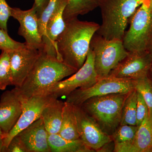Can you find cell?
Returning <instances> with one entry per match:
<instances>
[{"label": "cell", "instance_id": "cell-1", "mask_svg": "<svg viewBox=\"0 0 152 152\" xmlns=\"http://www.w3.org/2000/svg\"><path fill=\"white\" fill-rule=\"evenodd\" d=\"M65 23L64 29L56 43L57 58L78 70L86 61L91 41L100 25L82 21L77 18Z\"/></svg>", "mask_w": 152, "mask_h": 152}, {"label": "cell", "instance_id": "cell-2", "mask_svg": "<svg viewBox=\"0 0 152 152\" xmlns=\"http://www.w3.org/2000/svg\"><path fill=\"white\" fill-rule=\"evenodd\" d=\"M39 51V55L28 75L21 87L16 88L19 96L22 99L48 94L53 85L78 71L56 57Z\"/></svg>", "mask_w": 152, "mask_h": 152}, {"label": "cell", "instance_id": "cell-3", "mask_svg": "<svg viewBox=\"0 0 152 152\" xmlns=\"http://www.w3.org/2000/svg\"><path fill=\"white\" fill-rule=\"evenodd\" d=\"M145 0H99L102 24L96 34L107 39L122 40L131 17Z\"/></svg>", "mask_w": 152, "mask_h": 152}, {"label": "cell", "instance_id": "cell-4", "mask_svg": "<svg viewBox=\"0 0 152 152\" xmlns=\"http://www.w3.org/2000/svg\"><path fill=\"white\" fill-rule=\"evenodd\" d=\"M128 94H115L94 97L80 106L104 132L111 136L120 125L123 105Z\"/></svg>", "mask_w": 152, "mask_h": 152}, {"label": "cell", "instance_id": "cell-5", "mask_svg": "<svg viewBox=\"0 0 152 152\" xmlns=\"http://www.w3.org/2000/svg\"><path fill=\"white\" fill-rule=\"evenodd\" d=\"M152 0H145L131 17L129 30L123 39L129 52L148 51L152 42Z\"/></svg>", "mask_w": 152, "mask_h": 152}, {"label": "cell", "instance_id": "cell-6", "mask_svg": "<svg viewBox=\"0 0 152 152\" xmlns=\"http://www.w3.org/2000/svg\"><path fill=\"white\" fill-rule=\"evenodd\" d=\"M90 48L94 54L95 70L99 79L108 76L129 53L122 40L107 39L96 33L92 39Z\"/></svg>", "mask_w": 152, "mask_h": 152}, {"label": "cell", "instance_id": "cell-7", "mask_svg": "<svg viewBox=\"0 0 152 152\" xmlns=\"http://www.w3.org/2000/svg\"><path fill=\"white\" fill-rule=\"evenodd\" d=\"M136 80L120 78L108 76L99 79L91 86L75 90L66 97V102L80 106L94 97L111 94H129L135 89Z\"/></svg>", "mask_w": 152, "mask_h": 152}, {"label": "cell", "instance_id": "cell-8", "mask_svg": "<svg viewBox=\"0 0 152 152\" xmlns=\"http://www.w3.org/2000/svg\"><path fill=\"white\" fill-rule=\"evenodd\" d=\"M99 79L95 70L94 54L90 48L82 67L69 78L53 85L48 94L54 95L58 98L64 96L67 97L77 89H86L91 86Z\"/></svg>", "mask_w": 152, "mask_h": 152}, {"label": "cell", "instance_id": "cell-9", "mask_svg": "<svg viewBox=\"0 0 152 152\" xmlns=\"http://www.w3.org/2000/svg\"><path fill=\"white\" fill-rule=\"evenodd\" d=\"M55 97H56L52 94L37 95L27 99L20 97L22 104L21 115L14 127L7 134L2 136L5 152L12 139L40 118L43 109Z\"/></svg>", "mask_w": 152, "mask_h": 152}, {"label": "cell", "instance_id": "cell-10", "mask_svg": "<svg viewBox=\"0 0 152 152\" xmlns=\"http://www.w3.org/2000/svg\"><path fill=\"white\" fill-rule=\"evenodd\" d=\"M74 105L80 138L94 151L99 152L113 142L111 137L102 130L98 124L80 106Z\"/></svg>", "mask_w": 152, "mask_h": 152}, {"label": "cell", "instance_id": "cell-11", "mask_svg": "<svg viewBox=\"0 0 152 152\" xmlns=\"http://www.w3.org/2000/svg\"><path fill=\"white\" fill-rule=\"evenodd\" d=\"M151 59L148 51L129 52V54L109 74V76L137 80L149 77Z\"/></svg>", "mask_w": 152, "mask_h": 152}, {"label": "cell", "instance_id": "cell-12", "mask_svg": "<svg viewBox=\"0 0 152 152\" xmlns=\"http://www.w3.org/2000/svg\"><path fill=\"white\" fill-rule=\"evenodd\" d=\"M11 17L20 23L18 34L24 37L27 46L40 50L42 47V39L39 31L38 17L34 4L27 10L11 7Z\"/></svg>", "mask_w": 152, "mask_h": 152}, {"label": "cell", "instance_id": "cell-13", "mask_svg": "<svg viewBox=\"0 0 152 152\" xmlns=\"http://www.w3.org/2000/svg\"><path fill=\"white\" fill-rule=\"evenodd\" d=\"M39 50L24 48L10 52L12 86L21 87L37 59Z\"/></svg>", "mask_w": 152, "mask_h": 152}, {"label": "cell", "instance_id": "cell-14", "mask_svg": "<svg viewBox=\"0 0 152 152\" xmlns=\"http://www.w3.org/2000/svg\"><path fill=\"white\" fill-rule=\"evenodd\" d=\"M22 113L21 101L17 88L3 93L0 99V129L2 136L14 127Z\"/></svg>", "mask_w": 152, "mask_h": 152}, {"label": "cell", "instance_id": "cell-15", "mask_svg": "<svg viewBox=\"0 0 152 152\" xmlns=\"http://www.w3.org/2000/svg\"><path fill=\"white\" fill-rule=\"evenodd\" d=\"M67 3V0L58 1L56 10L47 23L45 34L42 37V47L40 50L57 58L56 43L65 27L63 13Z\"/></svg>", "mask_w": 152, "mask_h": 152}, {"label": "cell", "instance_id": "cell-16", "mask_svg": "<svg viewBox=\"0 0 152 152\" xmlns=\"http://www.w3.org/2000/svg\"><path fill=\"white\" fill-rule=\"evenodd\" d=\"M48 134L40 117L17 135L23 142L28 152H51Z\"/></svg>", "mask_w": 152, "mask_h": 152}, {"label": "cell", "instance_id": "cell-17", "mask_svg": "<svg viewBox=\"0 0 152 152\" xmlns=\"http://www.w3.org/2000/svg\"><path fill=\"white\" fill-rule=\"evenodd\" d=\"M64 102L54 98L43 110L41 118L49 134H58L62 121Z\"/></svg>", "mask_w": 152, "mask_h": 152}, {"label": "cell", "instance_id": "cell-18", "mask_svg": "<svg viewBox=\"0 0 152 152\" xmlns=\"http://www.w3.org/2000/svg\"><path fill=\"white\" fill-rule=\"evenodd\" d=\"M129 152H152V115L149 113L139 126Z\"/></svg>", "mask_w": 152, "mask_h": 152}, {"label": "cell", "instance_id": "cell-19", "mask_svg": "<svg viewBox=\"0 0 152 152\" xmlns=\"http://www.w3.org/2000/svg\"><path fill=\"white\" fill-rule=\"evenodd\" d=\"M48 142L51 152H94L79 139L69 140L58 134H48Z\"/></svg>", "mask_w": 152, "mask_h": 152}, {"label": "cell", "instance_id": "cell-20", "mask_svg": "<svg viewBox=\"0 0 152 152\" xmlns=\"http://www.w3.org/2000/svg\"><path fill=\"white\" fill-rule=\"evenodd\" d=\"M138 128L137 126L119 125L111 136L114 144V152H129Z\"/></svg>", "mask_w": 152, "mask_h": 152}, {"label": "cell", "instance_id": "cell-21", "mask_svg": "<svg viewBox=\"0 0 152 152\" xmlns=\"http://www.w3.org/2000/svg\"><path fill=\"white\" fill-rule=\"evenodd\" d=\"M60 135L69 140L80 138L77 124L72 104L64 102L62 121L59 132Z\"/></svg>", "mask_w": 152, "mask_h": 152}, {"label": "cell", "instance_id": "cell-22", "mask_svg": "<svg viewBox=\"0 0 152 152\" xmlns=\"http://www.w3.org/2000/svg\"><path fill=\"white\" fill-rule=\"evenodd\" d=\"M99 0H67L63 13L65 22L86 15L99 7Z\"/></svg>", "mask_w": 152, "mask_h": 152}, {"label": "cell", "instance_id": "cell-23", "mask_svg": "<svg viewBox=\"0 0 152 152\" xmlns=\"http://www.w3.org/2000/svg\"><path fill=\"white\" fill-rule=\"evenodd\" d=\"M137 91L128 94L123 105L120 125L137 126Z\"/></svg>", "mask_w": 152, "mask_h": 152}, {"label": "cell", "instance_id": "cell-24", "mask_svg": "<svg viewBox=\"0 0 152 152\" xmlns=\"http://www.w3.org/2000/svg\"><path fill=\"white\" fill-rule=\"evenodd\" d=\"M12 86L10 52L2 51L0 55V90Z\"/></svg>", "mask_w": 152, "mask_h": 152}, {"label": "cell", "instance_id": "cell-25", "mask_svg": "<svg viewBox=\"0 0 152 152\" xmlns=\"http://www.w3.org/2000/svg\"><path fill=\"white\" fill-rule=\"evenodd\" d=\"M135 89L140 93L148 108V113L152 115V80L148 77L136 80Z\"/></svg>", "mask_w": 152, "mask_h": 152}, {"label": "cell", "instance_id": "cell-26", "mask_svg": "<svg viewBox=\"0 0 152 152\" xmlns=\"http://www.w3.org/2000/svg\"><path fill=\"white\" fill-rule=\"evenodd\" d=\"M58 1L50 0L45 8L38 17L39 31L42 37L45 34L47 23L56 10Z\"/></svg>", "mask_w": 152, "mask_h": 152}, {"label": "cell", "instance_id": "cell-27", "mask_svg": "<svg viewBox=\"0 0 152 152\" xmlns=\"http://www.w3.org/2000/svg\"><path fill=\"white\" fill-rule=\"evenodd\" d=\"M26 43H20L14 40L10 37L7 31L0 28V50L10 52L26 46Z\"/></svg>", "mask_w": 152, "mask_h": 152}, {"label": "cell", "instance_id": "cell-28", "mask_svg": "<svg viewBox=\"0 0 152 152\" xmlns=\"http://www.w3.org/2000/svg\"><path fill=\"white\" fill-rule=\"evenodd\" d=\"M137 126L140 125L148 113V108L140 93L137 91Z\"/></svg>", "mask_w": 152, "mask_h": 152}, {"label": "cell", "instance_id": "cell-29", "mask_svg": "<svg viewBox=\"0 0 152 152\" xmlns=\"http://www.w3.org/2000/svg\"><path fill=\"white\" fill-rule=\"evenodd\" d=\"M11 7L6 0H0V28L7 31V22L11 17Z\"/></svg>", "mask_w": 152, "mask_h": 152}, {"label": "cell", "instance_id": "cell-30", "mask_svg": "<svg viewBox=\"0 0 152 152\" xmlns=\"http://www.w3.org/2000/svg\"><path fill=\"white\" fill-rule=\"evenodd\" d=\"M6 152H28L25 144L18 135L14 137L6 150Z\"/></svg>", "mask_w": 152, "mask_h": 152}, {"label": "cell", "instance_id": "cell-31", "mask_svg": "<svg viewBox=\"0 0 152 152\" xmlns=\"http://www.w3.org/2000/svg\"><path fill=\"white\" fill-rule=\"evenodd\" d=\"M34 4L36 6L37 15L39 17L47 7L50 0H34Z\"/></svg>", "mask_w": 152, "mask_h": 152}, {"label": "cell", "instance_id": "cell-32", "mask_svg": "<svg viewBox=\"0 0 152 152\" xmlns=\"http://www.w3.org/2000/svg\"><path fill=\"white\" fill-rule=\"evenodd\" d=\"M148 51L151 55V68H150L149 74V77L152 80V42L150 45Z\"/></svg>", "mask_w": 152, "mask_h": 152}, {"label": "cell", "instance_id": "cell-33", "mask_svg": "<svg viewBox=\"0 0 152 152\" xmlns=\"http://www.w3.org/2000/svg\"><path fill=\"white\" fill-rule=\"evenodd\" d=\"M4 146V142H3L2 137L0 139V152H5Z\"/></svg>", "mask_w": 152, "mask_h": 152}, {"label": "cell", "instance_id": "cell-34", "mask_svg": "<svg viewBox=\"0 0 152 152\" xmlns=\"http://www.w3.org/2000/svg\"><path fill=\"white\" fill-rule=\"evenodd\" d=\"M3 132L1 129H0V139L2 137Z\"/></svg>", "mask_w": 152, "mask_h": 152}, {"label": "cell", "instance_id": "cell-35", "mask_svg": "<svg viewBox=\"0 0 152 152\" xmlns=\"http://www.w3.org/2000/svg\"></svg>", "mask_w": 152, "mask_h": 152}, {"label": "cell", "instance_id": "cell-36", "mask_svg": "<svg viewBox=\"0 0 152 152\" xmlns=\"http://www.w3.org/2000/svg\"></svg>", "mask_w": 152, "mask_h": 152}]
</instances>
